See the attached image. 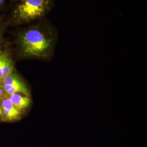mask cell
<instances>
[{
  "label": "cell",
  "instance_id": "obj_3",
  "mask_svg": "<svg viewBox=\"0 0 147 147\" xmlns=\"http://www.w3.org/2000/svg\"><path fill=\"white\" fill-rule=\"evenodd\" d=\"M1 86L8 96L15 93L31 96V90L28 85L16 70L1 80Z\"/></svg>",
  "mask_w": 147,
  "mask_h": 147
},
{
  "label": "cell",
  "instance_id": "obj_11",
  "mask_svg": "<svg viewBox=\"0 0 147 147\" xmlns=\"http://www.w3.org/2000/svg\"><path fill=\"white\" fill-rule=\"evenodd\" d=\"M2 110H1V105H0V119L2 120Z\"/></svg>",
  "mask_w": 147,
  "mask_h": 147
},
{
  "label": "cell",
  "instance_id": "obj_4",
  "mask_svg": "<svg viewBox=\"0 0 147 147\" xmlns=\"http://www.w3.org/2000/svg\"><path fill=\"white\" fill-rule=\"evenodd\" d=\"M15 70V63L11 50L3 44L0 46V81Z\"/></svg>",
  "mask_w": 147,
  "mask_h": 147
},
{
  "label": "cell",
  "instance_id": "obj_7",
  "mask_svg": "<svg viewBox=\"0 0 147 147\" xmlns=\"http://www.w3.org/2000/svg\"><path fill=\"white\" fill-rule=\"evenodd\" d=\"M8 24L7 19H5L3 17L0 19V46L3 44L4 42V34Z\"/></svg>",
  "mask_w": 147,
  "mask_h": 147
},
{
  "label": "cell",
  "instance_id": "obj_10",
  "mask_svg": "<svg viewBox=\"0 0 147 147\" xmlns=\"http://www.w3.org/2000/svg\"><path fill=\"white\" fill-rule=\"evenodd\" d=\"M9 1H10L11 2L13 5L15 4L16 3H17L18 2H19L20 0H8Z\"/></svg>",
  "mask_w": 147,
  "mask_h": 147
},
{
  "label": "cell",
  "instance_id": "obj_2",
  "mask_svg": "<svg viewBox=\"0 0 147 147\" xmlns=\"http://www.w3.org/2000/svg\"><path fill=\"white\" fill-rule=\"evenodd\" d=\"M53 6L54 0H20L14 4L8 25L24 26L45 18Z\"/></svg>",
  "mask_w": 147,
  "mask_h": 147
},
{
  "label": "cell",
  "instance_id": "obj_9",
  "mask_svg": "<svg viewBox=\"0 0 147 147\" xmlns=\"http://www.w3.org/2000/svg\"><path fill=\"white\" fill-rule=\"evenodd\" d=\"M5 92L3 91V90L1 86V81H0V98H2L5 95Z\"/></svg>",
  "mask_w": 147,
  "mask_h": 147
},
{
  "label": "cell",
  "instance_id": "obj_6",
  "mask_svg": "<svg viewBox=\"0 0 147 147\" xmlns=\"http://www.w3.org/2000/svg\"><path fill=\"white\" fill-rule=\"evenodd\" d=\"M8 99L16 109L21 113L30 108L31 105V96L21 93H15L8 96Z\"/></svg>",
  "mask_w": 147,
  "mask_h": 147
},
{
  "label": "cell",
  "instance_id": "obj_8",
  "mask_svg": "<svg viewBox=\"0 0 147 147\" xmlns=\"http://www.w3.org/2000/svg\"><path fill=\"white\" fill-rule=\"evenodd\" d=\"M8 0H0V10L5 9Z\"/></svg>",
  "mask_w": 147,
  "mask_h": 147
},
{
  "label": "cell",
  "instance_id": "obj_1",
  "mask_svg": "<svg viewBox=\"0 0 147 147\" xmlns=\"http://www.w3.org/2000/svg\"><path fill=\"white\" fill-rule=\"evenodd\" d=\"M58 39L57 30L46 18L24 25L15 34L17 56L20 59L50 61Z\"/></svg>",
  "mask_w": 147,
  "mask_h": 147
},
{
  "label": "cell",
  "instance_id": "obj_5",
  "mask_svg": "<svg viewBox=\"0 0 147 147\" xmlns=\"http://www.w3.org/2000/svg\"><path fill=\"white\" fill-rule=\"evenodd\" d=\"M2 113V121H17L21 118V113L12 104L8 98L2 97L0 101Z\"/></svg>",
  "mask_w": 147,
  "mask_h": 147
}]
</instances>
